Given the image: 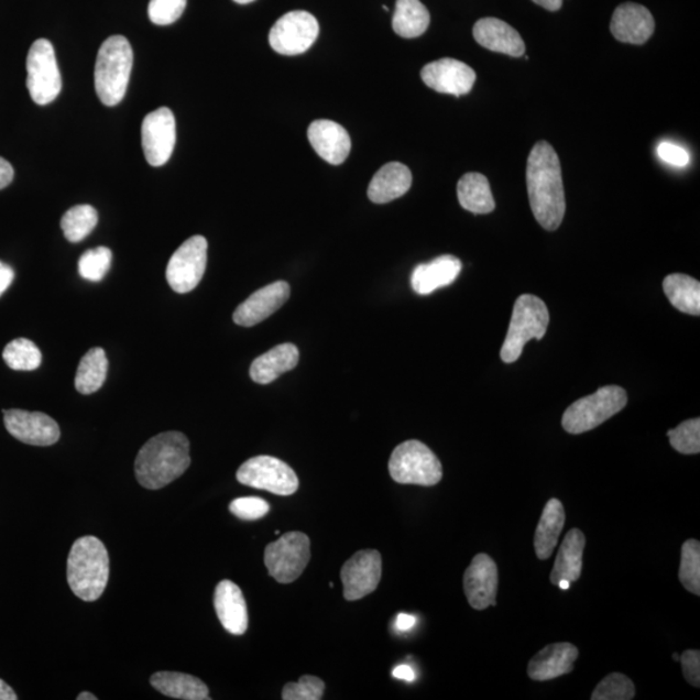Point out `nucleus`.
Returning <instances> with one entry per match:
<instances>
[{"label": "nucleus", "instance_id": "7c9ffc66", "mask_svg": "<svg viewBox=\"0 0 700 700\" xmlns=\"http://www.w3.org/2000/svg\"><path fill=\"white\" fill-rule=\"evenodd\" d=\"M429 12L420 0H397L392 26L403 39H418L429 26Z\"/></svg>", "mask_w": 700, "mask_h": 700}, {"label": "nucleus", "instance_id": "6ab92c4d", "mask_svg": "<svg viewBox=\"0 0 700 700\" xmlns=\"http://www.w3.org/2000/svg\"><path fill=\"white\" fill-rule=\"evenodd\" d=\"M610 31L620 42L644 45L655 31V20L646 7L624 3L612 14Z\"/></svg>", "mask_w": 700, "mask_h": 700}, {"label": "nucleus", "instance_id": "20e7f679", "mask_svg": "<svg viewBox=\"0 0 700 700\" xmlns=\"http://www.w3.org/2000/svg\"><path fill=\"white\" fill-rule=\"evenodd\" d=\"M133 48L123 35H112L101 45L95 64V90L107 107L125 98L133 69Z\"/></svg>", "mask_w": 700, "mask_h": 700}, {"label": "nucleus", "instance_id": "37998d69", "mask_svg": "<svg viewBox=\"0 0 700 700\" xmlns=\"http://www.w3.org/2000/svg\"><path fill=\"white\" fill-rule=\"evenodd\" d=\"M680 663L685 680L691 687H700V653L698 650H688L680 656Z\"/></svg>", "mask_w": 700, "mask_h": 700}, {"label": "nucleus", "instance_id": "72a5a7b5", "mask_svg": "<svg viewBox=\"0 0 700 700\" xmlns=\"http://www.w3.org/2000/svg\"><path fill=\"white\" fill-rule=\"evenodd\" d=\"M99 216L97 209L87 204L70 208L62 218L64 237L70 243L83 242L97 228Z\"/></svg>", "mask_w": 700, "mask_h": 700}, {"label": "nucleus", "instance_id": "39448f33", "mask_svg": "<svg viewBox=\"0 0 700 700\" xmlns=\"http://www.w3.org/2000/svg\"><path fill=\"white\" fill-rule=\"evenodd\" d=\"M550 316L548 306L534 295L517 297L514 305L505 342L501 349V360L514 363L519 360L525 344L532 339L542 340L548 331Z\"/></svg>", "mask_w": 700, "mask_h": 700}, {"label": "nucleus", "instance_id": "6e6d98bb", "mask_svg": "<svg viewBox=\"0 0 700 700\" xmlns=\"http://www.w3.org/2000/svg\"><path fill=\"white\" fill-rule=\"evenodd\" d=\"M674 659L680 661V656L674 654Z\"/></svg>", "mask_w": 700, "mask_h": 700}, {"label": "nucleus", "instance_id": "393cba45", "mask_svg": "<svg viewBox=\"0 0 700 700\" xmlns=\"http://www.w3.org/2000/svg\"><path fill=\"white\" fill-rule=\"evenodd\" d=\"M413 184L411 169L401 163L381 167L371 179L368 196L375 204H386L404 196Z\"/></svg>", "mask_w": 700, "mask_h": 700}, {"label": "nucleus", "instance_id": "ea45409f", "mask_svg": "<svg viewBox=\"0 0 700 700\" xmlns=\"http://www.w3.org/2000/svg\"><path fill=\"white\" fill-rule=\"evenodd\" d=\"M326 685L315 676H303L298 682H288L284 687V700H320L324 698Z\"/></svg>", "mask_w": 700, "mask_h": 700}, {"label": "nucleus", "instance_id": "09e8293b", "mask_svg": "<svg viewBox=\"0 0 700 700\" xmlns=\"http://www.w3.org/2000/svg\"><path fill=\"white\" fill-rule=\"evenodd\" d=\"M417 624V617L407 614H400L396 620V628L400 632H407L414 628Z\"/></svg>", "mask_w": 700, "mask_h": 700}, {"label": "nucleus", "instance_id": "5701e85b", "mask_svg": "<svg viewBox=\"0 0 700 700\" xmlns=\"http://www.w3.org/2000/svg\"><path fill=\"white\" fill-rule=\"evenodd\" d=\"M215 609L226 631L242 636L248 630V609L242 590L230 580L218 583Z\"/></svg>", "mask_w": 700, "mask_h": 700}, {"label": "nucleus", "instance_id": "4468645a", "mask_svg": "<svg viewBox=\"0 0 700 700\" xmlns=\"http://www.w3.org/2000/svg\"><path fill=\"white\" fill-rule=\"evenodd\" d=\"M383 561L378 550H361L341 568L344 598L349 602L362 600L375 592L382 579Z\"/></svg>", "mask_w": 700, "mask_h": 700}, {"label": "nucleus", "instance_id": "473e14b6", "mask_svg": "<svg viewBox=\"0 0 700 700\" xmlns=\"http://www.w3.org/2000/svg\"><path fill=\"white\" fill-rule=\"evenodd\" d=\"M107 373L108 360L105 349H90L77 369L76 390L83 395H92L103 386Z\"/></svg>", "mask_w": 700, "mask_h": 700}, {"label": "nucleus", "instance_id": "6e6552de", "mask_svg": "<svg viewBox=\"0 0 700 700\" xmlns=\"http://www.w3.org/2000/svg\"><path fill=\"white\" fill-rule=\"evenodd\" d=\"M26 70V85L34 103H53L63 87L53 43L45 39L33 43L28 54Z\"/></svg>", "mask_w": 700, "mask_h": 700}, {"label": "nucleus", "instance_id": "aec40b11", "mask_svg": "<svg viewBox=\"0 0 700 700\" xmlns=\"http://www.w3.org/2000/svg\"><path fill=\"white\" fill-rule=\"evenodd\" d=\"M311 147L328 164L340 165L346 162L352 149L348 131L338 122L317 120L308 129Z\"/></svg>", "mask_w": 700, "mask_h": 700}, {"label": "nucleus", "instance_id": "f8f14e48", "mask_svg": "<svg viewBox=\"0 0 700 700\" xmlns=\"http://www.w3.org/2000/svg\"><path fill=\"white\" fill-rule=\"evenodd\" d=\"M319 24L311 13L294 11L283 14L269 34L270 46L281 55L306 53L318 39Z\"/></svg>", "mask_w": 700, "mask_h": 700}, {"label": "nucleus", "instance_id": "603ef678", "mask_svg": "<svg viewBox=\"0 0 700 700\" xmlns=\"http://www.w3.org/2000/svg\"><path fill=\"white\" fill-rule=\"evenodd\" d=\"M77 700H98V697H95L91 692L84 691L77 697Z\"/></svg>", "mask_w": 700, "mask_h": 700}, {"label": "nucleus", "instance_id": "0eeeda50", "mask_svg": "<svg viewBox=\"0 0 700 700\" xmlns=\"http://www.w3.org/2000/svg\"><path fill=\"white\" fill-rule=\"evenodd\" d=\"M391 478L398 484L434 486L442 479V466L434 451L418 440L400 444L390 459Z\"/></svg>", "mask_w": 700, "mask_h": 700}, {"label": "nucleus", "instance_id": "58836bf2", "mask_svg": "<svg viewBox=\"0 0 700 700\" xmlns=\"http://www.w3.org/2000/svg\"><path fill=\"white\" fill-rule=\"evenodd\" d=\"M668 437L672 448L681 455H698L700 451V419H689L675 429H669Z\"/></svg>", "mask_w": 700, "mask_h": 700}, {"label": "nucleus", "instance_id": "a18cd8bd", "mask_svg": "<svg viewBox=\"0 0 700 700\" xmlns=\"http://www.w3.org/2000/svg\"><path fill=\"white\" fill-rule=\"evenodd\" d=\"M14 172L12 165L3 157H0V189L11 185Z\"/></svg>", "mask_w": 700, "mask_h": 700}, {"label": "nucleus", "instance_id": "c756f323", "mask_svg": "<svg viewBox=\"0 0 700 700\" xmlns=\"http://www.w3.org/2000/svg\"><path fill=\"white\" fill-rule=\"evenodd\" d=\"M151 685L163 696L184 700H208L207 685L199 678L179 672H157L151 677Z\"/></svg>", "mask_w": 700, "mask_h": 700}, {"label": "nucleus", "instance_id": "49530a36", "mask_svg": "<svg viewBox=\"0 0 700 700\" xmlns=\"http://www.w3.org/2000/svg\"><path fill=\"white\" fill-rule=\"evenodd\" d=\"M13 278L14 272L12 267L0 262V296L11 286Z\"/></svg>", "mask_w": 700, "mask_h": 700}, {"label": "nucleus", "instance_id": "ddd939ff", "mask_svg": "<svg viewBox=\"0 0 700 700\" xmlns=\"http://www.w3.org/2000/svg\"><path fill=\"white\" fill-rule=\"evenodd\" d=\"M177 127L169 108L162 107L145 116L142 123V145L145 160L152 166H163L172 156Z\"/></svg>", "mask_w": 700, "mask_h": 700}, {"label": "nucleus", "instance_id": "8fccbe9b", "mask_svg": "<svg viewBox=\"0 0 700 700\" xmlns=\"http://www.w3.org/2000/svg\"><path fill=\"white\" fill-rule=\"evenodd\" d=\"M19 697L14 692L10 685H7L3 680H0V700H18Z\"/></svg>", "mask_w": 700, "mask_h": 700}, {"label": "nucleus", "instance_id": "9b49d317", "mask_svg": "<svg viewBox=\"0 0 700 700\" xmlns=\"http://www.w3.org/2000/svg\"><path fill=\"white\" fill-rule=\"evenodd\" d=\"M208 261V242L201 236L186 240L174 252L166 267V280L177 294H188L199 286Z\"/></svg>", "mask_w": 700, "mask_h": 700}, {"label": "nucleus", "instance_id": "b1692460", "mask_svg": "<svg viewBox=\"0 0 700 700\" xmlns=\"http://www.w3.org/2000/svg\"><path fill=\"white\" fill-rule=\"evenodd\" d=\"M462 270V262L450 254L435 259L428 264L415 267L412 286L419 295L433 294L436 289L450 286Z\"/></svg>", "mask_w": 700, "mask_h": 700}, {"label": "nucleus", "instance_id": "e433bc0d", "mask_svg": "<svg viewBox=\"0 0 700 700\" xmlns=\"http://www.w3.org/2000/svg\"><path fill=\"white\" fill-rule=\"evenodd\" d=\"M112 252L107 247L94 248L83 254L78 261V272L84 280L100 282L111 267Z\"/></svg>", "mask_w": 700, "mask_h": 700}, {"label": "nucleus", "instance_id": "a19ab883", "mask_svg": "<svg viewBox=\"0 0 700 700\" xmlns=\"http://www.w3.org/2000/svg\"><path fill=\"white\" fill-rule=\"evenodd\" d=\"M186 6L187 0H150V20L155 25H172L184 14Z\"/></svg>", "mask_w": 700, "mask_h": 700}, {"label": "nucleus", "instance_id": "4c0bfd02", "mask_svg": "<svg viewBox=\"0 0 700 700\" xmlns=\"http://www.w3.org/2000/svg\"><path fill=\"white\" fill-rule=\"evenodd\" d=\"M636 697V688L631 678L622 674H611L597 685L593 700H632Z\"/></svg>", "mask_w": 700, "mask_h": 700}, {"label": "nucleus", "instance_id": "864d4df0", "mask_svg": "<svg viewBox=\"0 0 700 700\" xmlns=\"http://www.w3.org/2000/svg\"><path fill=\"white\" fill-rule=\"evenodd\" d=\"M557 586H558L560 589L568 590V589H570V587H571V582H570V581H568V580H566V579H561V580L557 583Z\"/></svg>", "mask_w": 700, "mask_h": 700}, {"label": "nucleus", "instance_id": "a211bd4d", "mask_svg": "<svg viewBox=\"0 0 700 700\" xmlns=\"http://www.w3.org/2000/svg\"><path fill=\"white\" fill-rule=\"evenodd\" d=\"M291 287L287 282L280 281L254 292L240 304L233 313V322L238 326L252 327L278 311L287 303Z\"/></svg>", "mask_w": 700, "mask_h": 700}, {"label": "nucleus", "instance_id": "f03ea898", "mask_svg": "<svg viewBox=\"0 0 700 700\" xmlns=\"http://www.w3.org/2000/svg\"><path fill=\"white\" fill-rule=\"evenodd\" d=\"M192 464L189 441L184 434L164 433L144 444L135 459V477L145 490L157 491L173 483Z\"/></svg>", "mask_w": 700, "mask_h": 700}, {"label": "nucleus", "instance_id": "3c124183", "mask_svg": "<svg viewBox=\"0 0 700 700\" xmlns=\"http://www.w3.org/2000/svg\"><path fill=\"white\" fill-rule=\"evenodd\" d=\"M534 2L544 7L545 10L553 12L560 10L561 4H564V0H534Z\"/></svg>", "mask_w": 700, "mask_h": 700}, {"label": "nucleus", "instance_id": "c03bdc74", "mask_svg": "<svg viewBox=\"0 0 700 700\" xmlns=\"http://www.w3.org/2000/svg\"><path fill=\"white\" fill-rule=\"evenodd\" d=\"M658 155L663 162L675 166H687L690 162L688 151L674 143H660L658 147Z\"/></svg>", "mask_w": 700, "mask_h": 700}, {"label": "nucleus", "instance_id": "c9c22d12", "mask_svg": "<svg viewBox=\"0 0 700 700\" xmlns=\"http://www.w3.org/2000/svg\"><path fill=\"white\" fill-rule=\"evenodd\" d=\"M678 579L691 594L700 595V544L688 539L681 549V566Z\"/></svg>", "mask_w": 700, "mask_h": 700}, {"label": "nucleus", "instance_id": "423d86ee", "mask_svg": "<svg viewBox=\"0 0 700 700\" xmlns=\"http://www.w3.org/2000/svg\"><path fill=\"white\" fill-rule=\"evenodd\" d=\"M628 404V395L617 385H606L567 408L561 426L568 434L580 435L601 426Z\"/></svg>", "mask_w": 700, "mask_h": 700}, {"label": "nucleus", "instance_id": "2eb2a0df", "mask_svg": "<svg viewBox=\"0 0 700 700\" xmlns=\"http://www.w3.org/2000/svg\"><path fill=\"white\" fill-rule=\"evenodd\" d=\"M4 425L14 439L34 447H50L61 439V428L48 415L11 408L4 412Z\"/></svg>", "mask_w": 700, "mask_h": 700}, {"label": "nucleus", "instance_id": "1a4fd4ad", "mask_svg": "<svg viewBox=\"0 0 700 700\" xmlns=\"http://www.w3.org/2000/svg\"><path fill=\"white\" fill-rule=\"evenodd\" d=\"M310 560V539L303 532H288L265 549L269 575L281 583L296 581Z\"/></svg>", "mask_w": 700, "mask_h": 700}, {"label": "nucleus", "instance_id": "f257e3e1", "mask_svg": "<svg viewBox=\"0 0 700 700\" xmlns=\"http://www.w3.org/2000/svg\"><path fill=\"white\" fill-rule=\"evenodd\" d=\"M527 188L537 222L545 230H557L566 215V198L559 157L548 142L539 141L531 151Z\"/></svg>", "mask_w": 700, "mask_h": 700}, {"label": "nucleus", "instance_id": "f3484780", "mask_svg": "<svg viewBox=\"0 0 700 700\" xmlns=\"http://www.w3.org/2000/svg\"><path fill=\"white\" fill-rule=\"evenodd\" d=\"M423 83L429 89L441 94L462 97L472 90L477 81V73L469 65L456 61V58L444 57L440 61L429 63L420 73Z\"/></svg>", "mask_w": 700, "mask_h": 700}, {"label": "nucleus", "instance_id": "c85d7f7f", "mask_svg": "<svg viewBox=\"0 0 700 700\" xmlns=\"http://www.w3.org/2000/svg\"><path fill=\"white\" fill-rule=\"evenodd\" d=\"M457 194L462 208L473 215L492 214L495 208L490 181L483 174H464L458 182Z\"/></svg>", "mask_w": 700, "mask_h": 700}, {"label": "nucleus", "instance_id": "de8ad7c7", "mask_svg": "<svg viewBox=\"0 0 700 700\" xmlns=\"http://www.w3.org/2000/svg\"><path fill=\"white\" fill-rule=\"evenodd\" d=\"M392 676L398 678V680H404L407 682L415 681V670L413 667L407 665H401L392 670Z\"/></svg>", "mask_w": 700, "mask_h": 700}, {"label": "nucleus", "instance_id": "a878e982", "mask_svg": "<svg viewBox=\"0 0 700 700\" xmlns=\"http://www.w3.org/2000/svg\"><path fill=\"white\" fill-rule=\"evenodd\" d=\"M298 360H300V352L296 346L291 342L276 346L253 361L250 370L252 381L259 384L273 383L282 374L294 370Z\"/></svg>", "mask_w": 700, "mask_h": 700}, {"label": "nucleus", "instance_id": "412c9836", "mask_svg": "<svg viewBox=\"0 0 700 700\" xmlns=\"http://www.w3.org/2000/svg\"><path fill=\"white\" fill-rule=\"evenodd\" d=\"M578 647L568 642L553 644L538 652L528 663V676L535 681H549L572 672Z\"/></svg>", "mask_w": 700, "mask_h": 700}, {"label": "nucleus", "instance_id": "dca6fc26", "mask_svg": "<svg viewBox=\"0 0 700 700\" xmlns=\"http://www.w3.org/2000/svg\"><path fill=\"white\" fill-rule=\"evenodd\" d=\"M463 588L470 606L478 611L497 604L499 568L486 554H478L463 576Z\"/></svg>", "mask_w": 700, "mask_h": 700}, {"label": "nucleus", "instance_id": "9d476101", "mask_svg": "<svg viewBox=\"0 0 700 700\" xmlns=\"http://www.w3.org/2000/svg\"><path fill=\"white\" fill-rule=\"evenodd\" d=\"M237 479L240 484L276 495L295 494L300 485L296 472L286 462L270 456L248 459L239 467Z\"/></svg>", "mask_w": 700, "mask_h": 700}, {"label": "nucleus", "instance_id": "cd10ccee", "mask_svg": "<svg viewBox=\"0 0 700 700\" xmlns=\"http://www.w3.org/2000/svg\"><path fill=\"white\" fill-rule=\"evenodd\" d=\"M566 523L565 507L557 499H551L544 508L535 535V550L538 559L546 560L557 548L559 536Z\"/></svg>", "mask_w": 700, "mask_h": 700}, {"label": "nucleus", "instance_id": "f704fd0d", "mask_svg": "<svg viewBox=\"0 0 700 700\" xmlns=\"http://www.w3.org/2000/svg\"><path fill=\"white\" fill-rule=\"evenodd\" d=\"M3 359L12 370L32 371L41 367L42 353L33 341L21 338L4 348Z\"/></svg>", "mask_w": 700, "mask_h": 700}, {"label": "nucleus", "instance_id": "2f4dec72", "mask_svg": "<svg viewBox=\"0 0 700 700\" xmlns=\"http://www.w3.org/2000/svg\"><path fill=\"white\" fill-rule=\"evenodd\" d=\"M663 289L677 310L690 316L700 315V283L685 274H670L663 282Z\"/></svg>", "mask_w": 700, "mask_h": 700}, {"label": "nucleus", "instance_id": "79ce46f5", "mask_svg": "<svg viewBox=\"0 0 700 700\" xmlns=\"http://www.w3.org/2000/svg\"><path fill=\"white\" fill-rule=\"evenodd\" d=\"M230 512L239 519L258 521L269 514L270 505L260 497H242L230 503Z\"/></svg>", "mask_w": 700, "mask_h": 700}, {"label": "nucleus", "instance_id": "bb28decb", "mask_svg": "<svg viewBox=\"0 0 700 700\" xmlns=\"http://www.w3.org/2000/svg\"><path fill=\"white\" fill-rule=\"evenodd\" d=\"M586 535L578 528H573L566 535L560 545L556 564L550 575L553 586L561 579L570 582L578 581L582 571V554L586 549Z\"/></svg>", "mask_w": 700, "mask_h": 700}, {"label": "nucleus", "instance_id": "4be33fe9", "mask_svg": "<svg viewBox=\"0 0 700 700\" xmlns=\"http://www.w3.org/2000/svg\"><path fill=\"white\" fill-rule=\"evenodd\" d=\"M473 39L486 50L494 53L521 57L525 53V43L519 33L505 21L486 18L473 26Z\"/></svg>", "mask_w": 700, "mask_h": 700}, {"label": "nucleus", "instance_id": "5fc2aeb1", "mask_svg": "<svg viewBox=\"0 0 700 700\" xmlns=\"http://www.w3.org/2000/svg\"><path fill=\"white\" fill-rule=\"evenodd\" d=\"M233 2H236L238 4H250V3L254 2V0H233Z\"/></svg>", "mask_w": 700, "mask_h": 700}, {"label": "nucleus", "instance_id": "7ed1b4c3", "mask_svg": "<svg viewBox=\"0 0 700 700\" xmlns=\"http://www.w3.org/2000/svg\"><path fill=\"white\" fill-rule=\"evenodd\" d=\"M67 579L72 592L83 601L94 602L103 595L109 579V557L99 538L85 536L73 544Z\"/></svg>", "mask_w": 700, "mask_h": 700}]
</instances>
